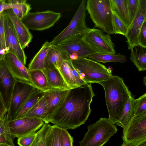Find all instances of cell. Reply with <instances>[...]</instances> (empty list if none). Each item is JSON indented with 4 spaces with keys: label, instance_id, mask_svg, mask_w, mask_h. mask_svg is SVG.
Here are the masks:
<instances>
[{
    "label": "cell",
    "instance_id": "obj_1",
    "mask_svg": "<svg viewBox=\"0 0 146 146\" xmlns=\"http://www.w3.org/2000/svg\"><path fill=\"white\" fill-rule=\"evenodd\" d=\"M95 95L91 84L70 89L58 106L42 121L61 128L75 129L87 119Z\"/></svg>",
    "mask_w": 146,
    "mask_h": 146
},
{
    "label": "cell",
    "instance_id": "obj_2",
    "mask_svg": "<svg viewBox=\"0 0 146 146\" xmlns=\"http://www.w3.org/2000/svg\"><path fill=\"white\" fill-rule=\"evenodd\" d=\"M104 88L109 119L114 124L119 120L125 106L132 95L123 78L112 75L98 83Z\"/></svg>",
    "mask_w": 146,
    "mask_h": 146
},
{
    "label": "cell",
    "instance_id": "obj_3",
    "mask_svg": "<svg viewBox=\"0 0 146 146\" xmlns=\"http://www.w3.org/2000/svg\"><path fill=\"white\" fill-rule=\"evenodd\" d=\"M86 9L95 27L107 34H115L110 0H88Z\"/></svg>",
    "mask_w": 146,
    "mask_h": 146
},
{
    "label": "cell",
    "instance_id": "obj_4",
    "mask_svg": "<svg viewBox=\"0 0 146 146\" xmlns=\"http://www.w3.org/2000/svg\"><path fill=\"white\" fill-rule=\"evenodd\" d=\"M88 130L79 142L80 146H103L117 131L115 124L104 117L89 125Z\"/></svg>",
    "mask_w": 146,
    "mask_h": 146
},
{
    "label": "cell",
    "instance_id": "obj_5",
    "mask_svg": "<svg viewBox=\"0 0 146 146\" xmlns=\"http://www.w3.org/2000/svg\"><path fill=\"white\" fill-rule=\"evenodd\" d=\"M71 62L74 68L87 84L98 83L113 75L110 69L90 58H80L72 60Z\"/></svg>",
    "mask_w": 146,
    "mask_h": 146
},
{
    "label": "cell",
    "instance_id": "obj_6",
    "mask_svg": "<svg viewBox=\"0 0 146 146\" xmlns=\"http://www.w3.org/2000/svg\"><path fill=\"white\" fill-rule=\"evenodd\" d=\"M86 1L82 0L68 25L50 42L52 46L56 45L87 30L89 28L86 23Z\"/></svg>",
    "mask_w": 146,
    "mask_h": 146
},
{
    "label": "cell",
    "instance_id": "obj_7",
    "mask_svg": "<svg viewBox=\"0 0 146 146\" xmlns=\"http://www.w3.org/2000/svg\"><path fill=\"white\" fill-rule=\"evenodd\" d=\"M83 41L96 53L115 54V45L110 35L98 29L89 28L83 34Z\"/></svg>",
    "mask_w": 146,
    "mask_h": 146
},
{
    "label": "cell",
    "instance_id": "obj_8",
    "mask_svg": "<svg viewBox=\"0 0 146 146\" xmlns=\"http://www.w3.org/2000/svg\"><path fill=\"white\" fill-rule=\"evenodd\" d=\"M84 33L76 35L56 45L69 61L81 58H87L88 56L96 53L82 40V37Z\"/></svg>",
    "mask_w": 146,
    "mask_h": 146
},
{
    "label": "cell",
    "instance_id": "obj_9",
    "mask_svg": "<svg viewBox=\"0 0 146 146\" xmlns=\"http://www.w3.org/2000/svg\"><path fill=\"white\" fill-rule=\"evenodd\" d=\"M62 16L60 13L49 10L29 12L22 21L29 30L42 31L54 26Z\"/></svg>",
    "mask_w": 146,
    "mask_h": 146
},
{
    "label": "cell",
    "instance_id": "obj_10",
    "mask_svg": "<svg viewBox=\"0 0 146 146\" xmlns=\"http://www.w3.org/2000/svg\"><path fill=\"white\" fill-rule=\"evenodd\" d=\"M123 143L130 146H139L146 142V113L135 117L123 132Z\"/></svg>",
    "mask_w": 146,
    "mask_h": 146
},
{
    "label": "cell",
    "instance_id": "obj_11",
    "mask_svg": "<svg viewBox=\"0 0 146 146\" xmlns=\"http://www.w3.org/2000/svg\"><path fill=\"white\" fill-rule=\"evenodd\" d=\"M35 88L30 82L17 80L8 110L9 120L15 119L19 109Z\"/></svg>",
    "mask_w": 146,
    "mask_h": 146
},
{
    "label": "cell",
    "instance_id": "obj_12",
    "mask_svg": "<svg viewBox=\"0 0 146 146\" xmlns=\"http://www.w3.org/2000/svg\"><path fill=\"white\" fill-rule=\"evenodd\" d=\"M4 26L6 46V53L11 52L15 55L25 65L27 57L20 44L13 25L3 12Z\"/></svg>",
    "mask_w": 146,
    "mask_h": 146
},
{
    "label": "cell",
    "instance_id": "obj_13",
    "mask_svg": "<svg viewBox=\"0 0 146 146\" xmlns=\"http://www.w3.org/2000/svg\"><path fill=\"white\" fill-rule=\"evenodd\" d=\"M44 123L41 119L26 117L9 120V122L10 132L13 138L36 132Z\"/></svg>",
    "mask_w": 146,
    "mask_h": 146
},
{
    "label": "cell",
    "instance_id": "obj_14",
    "mask_svg": "<svg viewBox=\"0 0 146 146\" xmlns=\"http://www.w3.org/2000/svg\"><path fill=\"white\" fill-rule=\"evenodd\" d=\"M146 20V0H139L137 10L135 16L127 27L125 36L129 50L138 45V36L144 21Z\"/></svg>",
    "mask_w": 146,
    "mask_h": 146
},
{
    "label": "cell",
    "instance_id": "obj_15",
    "mask_svg": "<svg viewBox=\"0 0 146 146\" xmlns=\"http://www.w3.org/2000/svg\"><path fill=\"white\" fill-rule=\"evenodd\" d=\"M17 79L3 60L0 62V94L8 110L12 94Z\"/></svg>",
    "mask_w": 146,
    "mask_h": 146
},
{
    "label": "cell",
    "instance_id": "obj_16",
    "mask_svg": "<svg viewBox=\"0 0 146 146\" xmlns=\"http://www.w3.org/2000/svg\"><path fill=\"white\" fill-rule=\"evenodd\" d=\"M3 12L11 21L21 47L24 49L31 42L33 38L32 34L12 9L7 10Z\"/></svg>",
    "mask_w": 146,
    "mask_h": 146
},
{
    "label": "cell",
    "instance_id": "obj_17",
    "mask_svg": "<svg viewBox=\"0 0 146 146\" xmlns=\"http://www.w3.org/2000/svg\"><path fill=\"white\" fill-rule=\"evenodd\" d=\"M3 60L17 80L31 83L29 70L15 55L11 52H7Z\"/></svg>",
    "mask_w": 146,
    "mask_h": 146
},
{
    "label": "cell",
    "instance_id": "obj_18",
    "mask_svg": "<svg viewBox=\"0 0 146 146\" xmlns=\"http://www.w3.org/2000/svg\"><path fill=\"white\" fill-rule=\"evenodd\" d=\"M58 70L69 89L74 88L87 84L74 68L71 62L64 61Z\"/></svg>",
    "mask_w": 146,
    "mask_h": 146
},
{
    "label": "cell",
    "instance_id": "obj_19",
    "mask_svg": "<svg viewBox=\"0 0 146 146\" xmlns=\"http://www.w3.org/2000/svg\"><path fill=\"white\" fill-rule=\"evenodd\" d=\"M70 90L51 88L44 92V96L47 104V111L44 118L55 109L68 93Z\"/></svg>",
    "mask_w": 146,
    "mask_h": 146
},
{
    "label": "cell",
    "instance_id": "obj_20",
    "mask_svg": "<svg viewBox=\"0 0 146 146\" xmlns=\"http://www.w3.org/2000/svg\"><path fill=\"white\" fill-rule=\"evenodd\" d=\"M65 61H69L56 46L51 45L47 55L45 69L56 68L58 69Z\"/></svg>",
    "mask_w": 146,
    "mask_h": 146
},
{
    "label": "cell",
    "instance_id": "obj_21",
    "mask_svg": "<svg viewBox=\"0 0 146 146\" xmlns=\"http://www.w3.org/2000/svg\"><path fill=\"white\" fill-rule=\"evenodd\" d=\"M51 46L50 42L46 41L44 42L29 64V70L45 69L47 55Z\"/></svg>",
    "mask_w": 146,
    "mask_h": 146
},
{
    "label": "cell",
    "instance_id": "obj_22",
    "mask_svg": "<svg viewBox=\"0 0 146 146\" xmlns=\"http://www.w3.org/2000/svg\"><path fill=\"white\" fill-rule=\"evenodd\" d=\"M42 70L46 76L50 89H70L58 69H45Z\"/></svg>",
    "mask_w": 146,
    "mask_h": 146
},
{
    "label": "cell",
    "instance_id": "obj_23",
    "mask_svg": "<svg viewBox=\"0 0 146 146\" xmlns=\"http://www.w3.org/2000/svg\"><path fill=\"white\" fill-rule=\"evenodd\" d=\"M135 99L132 95L129 98L125 106L120 117L116 124L123 128V132L126 130L135 117L134 111Z\"/></svg>",
    "mask_w": 146,
    "mask_h": 146
},
{
    "label": "cell",
    "instance_id": "obj_24",
    "mask_svg": "<svg viewBox=\"0 0 146 146\" xmlns=\"http://www.w3.org/2000/svg\"><path fill=\"white\" fill-rule=\"evenodd\" d=\"M130 59L139 71L146 70V48L139 45L131 48Z\"/></svg>",
    "mask_w": 146,
    "mask_h": 146
},
{
    "label": "cell",
    "instance_id": "obj_25",
    "mask_svg": "<svg viewBox=\"0 0 146 146\" xmlns=\"http://www.w3.org/2000/svg\"><path fill=\"white\" fill-rule=\"evenodd\" d=\"M112 11L128 27L130 25L127 0H110Z\"/></svg>",
    "mask_w": 146,
    "mask_h": 146
},
{
    "label": "cell",
    "instance_id": "obj_26",
    "mask_svg": "<svg viewBox=\"0 0 146 146\" xmlns=\"http://www.w3.org/2000/svg\"><path fill=\"white\" fill-rule=\"evenodd\" d=\"M44 92L35 88L17 112L15 119L21 118L44 95Z\"/></svg>",
    "mask_w": 146,
    "mask_h": 146
},
{
    "label": "cell",
    "instance_id": "obj_27",
    "mask_svg": "<svg viewBox=\"0 0 146 146\" xmlns=\"http://www.w3.org/2000/svg\"><path fill=\"white\" fill-rule=\"evenodd\" d=\"M31 83L40 90L45 92L50 89L46 76L42 70H29Z\"/></svg>",
    "mask_w": 146,
    "mask_h": 146
},
{
    "label": "cell",
    "instance_id": "obj_28",
    "mask_svg": "<svg viewBox=\"0 0 146 146\" xmlns=\"http://www.w3.org/2000/svg\"><path fill=\"white\" fill-rule=\"evenodd\" d=\"M47 111V104L44 95L23 117L40 119L42 120L46 116Z\"/></svg>",
    "mask_w": 146,
    "mask_h": 146
},
{
    "label": "cell",
    "instance_id": "obj_29",
    "mask_svg": "<svg viewBox=\"0 0 146 146\" xmlns=\"http://www.w3.org/2000/svg\"><path fill=\"white\" fill-rule=\"evenodd\" d=\"M8 112L0 121V146H15L9 129Z\"/></svg>",
    "mask_w": 146,
    "mask_h": 146
},
{
    "label": "cell",
    "instance_id": "obj_30",
    "mask_svg": "<svg viewBox=\"0 0 146 146\" xmlns=\"http://www.w3.org/2000/svg\"><path fill=\"white\" fill-rule=\"evenodd\" d=\"M87 58L98 62L106 63L111 62L123 63L127 61L126 57L120 53L115 54H99L95 53L88 56Z\"/></svg>",
    "mask_w": 146,
    "mask_h": 146
},
{
    "label": "cell",
    "instance_id": "obj_31",
    "mask_svg": "<svg viewBox=\"0 0 146 146\" xmlns=\"http://www.w3.org/2000/svg\"><path fill=\"white\" fill-rule=\"evenodd\" d=\"M61 134V128L51 125L46 138L45 146H63Z\"/></svg>",
    "mask_w": 146,
    "mask_h": 146
},
{
    "label": "cell",
    "instance_id": "obj_32",
    "mask_svg": "<svg viewBox=\"0 0 146 146\" xmlns=\"http://www.w3.org/2000/svg\"><path fill=\"white\" fill-rule=\"evenodd\" d=\"M51 126L49 123H44L40 129L36 133L35 139L31 146H45L46 138Z\"/></svg>",
    "mask_w": 146,
    "mask_h": 146
},
{
    "label": "cell",
    "instance_id": "obj_33",
    "mask_svg": "<svg viewBox=\"0 0 146 146\" xmlns=\"http://www.w3.org/2000/svg\"><path fill=\"white\" fill-rule=\"evenodd\" d=\"M134 107L135 117L146 113V93L135 99Z\"/></svg>",
    "mask_w": 146,
    "mask_h": 146
},
{
    "label": "cell",
    "instance_id": "obj_34",
    "mask_svg": "<svg viewBox=\"0 0 146 146\" xmlns=\"http://www.w3.org/2000/svg\"><path fill=\"white\" fill-rule=\"evenodd\" d=\"M11 9L16 8L22 12L25 17L29 12L31 8L30 4L26 2V0H8Z\"/></svg>",
    "mask_w": 146,
    "mask_h": 146
},
{
    "label": "cell",
    "instance_id": "obj_35",
    "mask_svg": "<svg viewBox=\"0 0 146 146\" xmlns=\"http://www.w3.org/2000/svg\"><path fill=\"white\" fill-rule=\"evenodd\" d=\"M3 13L0 20V41L1 45V50L0 51V61L3 60L6 54V46L4 26Z\"/></svg>",
    "mask_w": 146,
    "mask_h": 146
},
{
    "label": "cell",
    "instance_id": "obj_36",
    "mask_svg": "<svg viewBox=\"0 0 146 146\" xmlns=\"http://www.w3.org/2000/svg\"><path fill=\"white\" fill-rule=\"evenodd\" d=\"M112 20L116 31L115 34H119L125 36L127 32V27L113 12Z\"/></svg>",
    "mask_w": 146,
    "mask_h": 146
},
{
    "label": "cell",
    "instance_id": "obj_37",
    "mask_svg": "<svg viewBox=\"0 0 146 146\" xmlns=\"http://www.w3.org/2000/svg\"><path fill=\"white\" fill-rule=\"evenodd\" d=\"M36 132L18 138L17 143L19 146H31L35 137Z\"/></svg>",
    "mask_w": 146,
    "mask_h": 146
},
{
    "label": "cell",
    "instance_id": "obj_38",
    "mask_svg": "<svg viewBox=\"0 0 146 146\" xmlns=\"http://www.w3.org/2000/svg\"><path fill=\"white\" fill-rule=\"evenodd\" d=\"M138 3L139 0H127L128 12L130 24L136 14Z\"/></svg>",
    "mask_w": 146,
    "mask_h": 146
},
{
    "label": "cell",
    "instance_id": "obj_39",
    "mask_svg": "<svg viewBox=\"0 0 146 146\" xmlns=\"http://www.w3.org/2000/svg\"><path fill=\"white\" fill-rule=\"evenodd\" d=\"M138 45L146 48V20L143 22L138 36Z\"/></svg>",
    "mask_w": 146,
    "mask_h": 146
},
{
    "label": "cell",
    "instance_id": "obj_40",
    "mask_svg": "<svg viewBox=\"0 0 146 146\" xmlns=\"http://www.w3.org/2000/svg\"><path fill=\"white\" fill-rule=\"evenodd\" d=\"M61 135L63 146H73V138L67 129L61 128Z\"/></svg>",
    "mask_w": 146,
    "mask_h": 146
},
{
    "label": "cell",
    "instance_id": "obj_41",
    "mask_svg": "<svg viewBox=\"0 0 146 146\" xmlns=\"http://www.w3.org/2000/svg\"><path fill=\"white\" fill-rule=\"evenodd\" d=\"M8 111V109L0 94V121L3 119Z\"/></svg>",
    "mask_w": 146,
    "mask_h": 146
},
{
    "label": "cell",
    "instance_id": "obj_42",
    "mask_svg": "<svg viewBox=\"0 0 146 146\" xmlns=\"http://www.w3.org/2000/svg\"><path fill=\"white\" fill-rule=\"evenodd\" d=\"M5 0H0V13L7 10L11 9L10 5Z\"/></svg>",
    "mask_w": 146,
    "mask_h": 146
},
{
    "label": "cell",
    "instance_id": "obj_43",
    "mask_svg": "<svg viewBox=\"0 0 146 146\" xmlns=\"http://www.w3.org/2000/svg\"><path fill=\"white\" fill-rule=\"evenodd\" d=\"M121 146H129L128 145L126 144H125L123 142ZM139 146H146V143H145L144 144H143Z\"/></svg>",
    "mask_w": 146,
    "mask_h": 146
},
{
    "label": "cell",
    "instance_id": "obj_44",
    "mask_svg": "<svg viewBox=\"0 0 146 146\" xmlns=\"http://www.w3.org/2000/svg\"><path fill=\"white\" fill-rule=\"evenodd\" d=\"M143 83L145 86L146 85V76H145L143 78Z\"/></svg>",
    "mask_w": 146,
    "mask_h": 146
},
{
    "label": "cell",
    "instance_id": "obj_45",
    "mask_svg": "<svg viewBox=\"0 0 146 146\" xmlns=\"http://www.w3.org/2000/svg\"><path fill=\"white\" fill-rule=\"evenodd\" d=\"M3 12L1 13H0V19H1V16L2 15Z\"/></svg>",
    "mask_w": 146,
    "mask_h": 146
},
{
    "label": "cell",
    "instance_id": "obj_46",
    "mask_svg": "<svg viewBox=\"0 0 146 146\" xmlns=\"http://www.w3.org/2000/svg\"><path fill=\"white\" fill-rule=\"evenodd\" d=\"M1 42H0V51H1Z\"/></svg>",
    "mask_w": 146,
    "mask_h": 146
},
{
    "label": "cell",
    "instance_id": "obj_47",
    "mask_svg": "<svg viewBox=\"0 0 146 146\" xmlns=\"http://www.w3.org/2000/svg\"><path fill=\"white\" fill-rule=\"evenodd\" d=\"M0 62H1V61H0Z\"/></svg>",
    "mask_w": 146,
    "mask_h": 146
}]
</instances>
